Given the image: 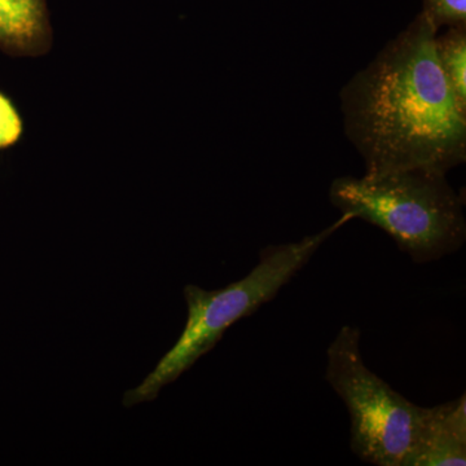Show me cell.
I'll return each mask as SVG.
<instances>
[{
  "label": "cell",
  "mask_w": 466,
  "mask_h": 466,
  "mask_svg": "<svg viewBox=\"0 0 466 466\" xmlns=\"http://www.w3.org/2000/svg\"><path fill=\"white\" fill-rule=\"evenodd\" d=\"M435 55L453 94L466 108V24L435 34Z\"/></svg>",
  "instance_id": "obj_7"
},
{
  "label": "cell",
  "mask_w": 466,
  "mask_h": 466,
  "mask_svg": "<svg viewBox=\"0 0 466 466\" xmlns=\"http://www.w3.org/2000/svg\"><path fill=\"white\" fill-rule=\"evenodd\" d=\"M466 465V400L424 408L410 466Z\"/></svg>",
  "instance_id": "obj_5"
},
{
  "label": "cell",
  "mask_w": 466,
  "mask_h": 466,
  "mask_svg": "<svg viewBox=\"0 0 466 466\" xmlns=\"http://www.w3.org/2000/svg\"><path fill=\"white\" fill-rule=\"evenodd\" d=\"M361 332L345 325L327 350L325 380L351 419L350 447L361 461L410 466L424 407L404 398L364 363Z\"/></svg>",
  "instance_id": "obj_4"
},
{
  "label": "cell",
  "mask_w": 466,
  "mask_h": 466,
  "mask_svg": "<svg viewBox=\"0 0 466 466\" xmlns=\"http://www.w3.org/2000/svg\"><path fill=\"white\" fill-rule=\"evenodd\" d=\"M23 134V122L14 104L0 94V149L14 146Z\"/></svg>",
  "instance_id": "obj_9"
},
{
  "label": "cell",
  "mask_w": 466,
  "mask_h": 466,
  "mask_svg": "<svg viewBox=\"0 0 466 466\" xmlns=\"http://www.w3.org/2000/svg\"><path fill=\"white\" fill-rule=\"evenodd\" d=\"M437 33L417 15L339 92L345 134L367 175L447 174L465 162L466 108L438 63Z\"/></svg>",
  "instance_id": "obj_1"
},
{
  "label": "cell",
  "mask_w": 466,
  "mask_h": 466,
  "mask_svg": "<svg viewBox=\"0 0 466 466\" xmlns=\"http://www.w3.org/2000/svg\"><path fill=\"white\" fill-rule=\"evenodd\" d=\"M422 14L435 30L466 24V0H422Z\"/></svg>",
  "instance_id": "obj_8"
},
{
  "label": "cell",
  "mask_w": 466,
  "mask_h": 466,
  "mask_svg": "<svg viewBox=\"0 0 466 466\" xmlns=\"http://www.w3.org/2000/svg\"><path fill=\"white\" fill-rule=\"evenodd\" d=\"M447 174L425 168L361 177H337L329 201L341 214L388 233L417 265L461 249L466 240L464 200Z\"/></svg>",
  "instance_id": "obj_2"
},
{
  "label": "cell",
  "mask_w": 466,
  "mask_h": 466,
  "mask_svg": "<svg viewBox=\"0 0 466 466\" xmlns=\"http://www.w3.org/2000/svg\"><path fill=\"white\" fill-rule=\"evenodd\" d=\"M46 0H0V48L14 55H34L47 43Z\"/></svg>",
  "instance_id": "obj_6"
},
{
  "label": "cell",
  "mask_w": 466,
  "mask_h": 466,
  "mask_svg": "<svg viewBox=\"0 0 466 466\" xmlns=\"http://www.w3.org/2000/svg\"><path fill=\"white\" fill-rule=\"evenodd\" d=\"M350 220V214H341L333 225L302 240L268 245L260 251L258 265L249 274L223 289L208 291L187 285L184 299L188 317L183 333L147 379L126 392L124 406L156 400L165 386L177 381L198 359L216 348L233 324L274 299L281 288L308 265L319 248Z\"/></svg>",
  "instance_id": "obj_3"
}]
</instances>
